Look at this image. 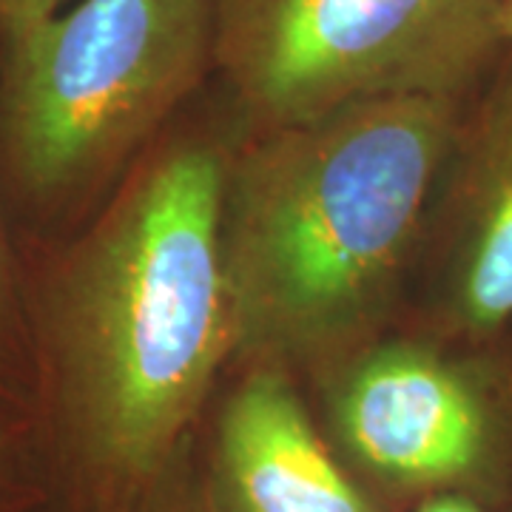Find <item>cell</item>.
Instances as JSON below:
<instances>
[{"label": "cell", "instance_id": "6da1fadb", "mask_svg": "<svg viewBox=\"0 0 512 512\" xmlns=\"http://www.w3.org/2000/svg\"><path fill=\"white\" fill-rule=\"evenodd\" d=\"M208 89L77 234L23 256L52 512H128L163 487L237 365L222 180L239 117L217 80L205 109Z\"/></svg>", "mask_w": 512, "mask_h": 512}, {"label": "cell", "instance_id": "7a4b0ae2", "mask_svg": "<svg viewBox=\"0 0 512 512\" xmlns=\"http://www.w3.org/2000/svg\"><path fill=\"white\" fill-rule=\"evenodd\" d=\"M470 103L393 94L239 123L222 180L237 362L285 367L308 387L402 319Z\"/></svg>", "mask_w": 512, "mask_h": 512}, {"label": "cell", "instance_id": "3957f363", "mask_svg": "<svg viewBox=\"0 0 512 512\" xmlns=\"http://www.w3.org/2000/svg\"><path fill=\"white\" fill-rule=\"evenodd\" d=\"M214 77V0H74L0 35V205L20 259L92 220Z\"/></svg>", "mask_w": 512, "mask_h": 512}, {"label": "cell", "instance_id": "277c9868", "mask_svg": "<svg viewBox=\"0 0 512 512\" xmlns=\"http://www.w3.org/2000/svg\"><path fill=\"white\" fill-rule=\"evenodd\" d=\"M305 390L387 512L433 495L512 498V322L473 333L404 313Z\"/></svg>", "mask_w": 512, "mask_h": 512}, {"label": "cell", "instance_id": "5b68a950", "mask_svg": "<svg viewBox=\"0 0 512 512\" xmlns=\"http://www.w3.org/2000/svg\"><path fill=\"white\" fill-rule=\"evenodd\" d=\"M214 3V80L245 128L393 94L470 103L507 52V0Z\"/></svg>", "mask_w": 512, "mask_h": 512}, {"label": "cell", "instance_id": "8992f818", "mask_svg": "<svg viewBox=\"0 0 512 512\" xmlns=\"http://www.w3.org/2000/svg\"><path fill=\"white\" fill-rule=\"evenodd\" d=\"M191 453L200 512H387L333 450L305 384L237 362Z\"/></svg>", "mask_w": 512, "mask_h": 512}, {"label": "cell", "instance_id": "52a82bcc", "mask_svg": "<svg viewBox=\"0 0 512 512\" xmlns=\"http://www.w3.org/2000/svg\"><path fill=\"white\" fill-rule=\"evenodd\" d=\"M404 313L473 333L512 322L510 49L464 114Z\"/></svg>", "mask_w": 512, "mask_h": 512}, {"label": "cell", "instance_id": "ba28073f", "mask_svg": "<svg viewBox=\"0 0 512 512\" xmlns=\"http://www.w3.org/2000/svg\"><path fill=\"white\" fill-rule=\"evenodd\" d=\"M0 402L35 416V362L23 259L0 205Z\"/></svg>", "mask_w": 512, "mask_h": 512}, {"label": "cell", "instance_id": "9c48e42d", "mask_svg": "<svg viewBox=\"0 0 512 512\" xmlns=\"http://www.w3.org/2000/svg\"><path fill=\"white\" fill-rule=\"evenodd\" d=\"M0 512H52V490L32 413L0 402Z\"/></svg>", "mask_w": 512, "mask_h": 512}, {"label": "cell", "instance_id": "30bf717a", "mask_svg": "<svg viewBox=\"0 0 512 512\" xmlns=\"http://www.w3.org/2000/svg\"><path fill=\"white\" fill-rule=\"evenodd\" d=\"M128 512H200L194 504V487H191V461L183 470H177L174 476L165 481L163 487H157L154 493L143 498L137 507Z\"/></svg>", "mask_w": 512, "mask_h": 512}, {"label": "cell", "instance_id": "8fae6325", "mask_svg": "<svg viewBox=\"0 0 512 512\" xmlns=\"http://www.w3.org/2000/svg\"><path fill=\"white\" fill-rule=\"evenodd\" d=\"M66 6V0H0V35L52 18Z\"/></svg>", "mask_w": 512, "mask_h": 512}, {"label": "cell", "instance_id": "7c38bea8", "mask_svg": "<svg viewBox=\"0 0 512 512\" xmlns=\"http://www.w3.org/2000/svg\"><path fill=\"white\" fill-rule=\"evenodd\" d=\"M404 512H512V498L490 501V498H476V495H433L407 507Z\"/></svg>", "mask_w": 512, "mask_h": 512}, {"label": "cell", "instance_id": "4fadbf2b", "mask_svg": "<svg viewBox=\"0 0 512 512\" xmlns=\"http://www.w3.org/2000/svg\"><path fill=\"white\" fill-rule=\"evenodd\" d=\"M504 43L512 52V0H507V12H504Z\"/></svg>", "mask_w": 512, "mask_h": 512}]
</instances>
